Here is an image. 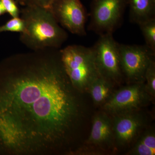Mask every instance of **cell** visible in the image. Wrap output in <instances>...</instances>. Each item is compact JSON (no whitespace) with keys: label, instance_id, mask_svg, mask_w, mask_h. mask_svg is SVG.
<instances>
[{"label":"cell","instance_id":"obj_17","mask_svg":"<svg viewBox=\"0 0 155 155\" xmlns=\"http://www.w3.org/2000/svg\"><path fill=\"white\" fill-rule=\"evenodd\" d=\"M5 9L6 13H8L12 17H19L20 10L17 3L15 0H0Z\"/></svg>","mask_w":155,"mask_h":155},{"label":"cell","instance_id":"obj_12","mask_svg":"<svg viewBox=\"0 0 155 155\" xmlns=\"http://www.w3.org/2000/svg\"><path fill=\"white\" fill-rule=\"evenodd\" d=\"M115 84L110 81L99 76L89 86L87 91L96 105H103L113 94Z\"/></svg>","mask_w":155,"mask_h":155},{"label":"cell","instance_id":"obj_15","mask_svg":"<svg viewBox=\"0 0 155 155\" xmlns=\"http://www.w3.org/2000/svg\"><path fill=\"white\" fill-rule=\"evenodd\" d=\"M145 88L153 99L155 96V62L151 61L145 75Z\"/></svg>","mask_w":155,"mask_h":155},{"label":"cell","instance_id":"obj_4","mask_svg":"<svg viewBox=\"0 0 155 155\" xmlns=\"http://www.w3.org/2000/svg\"><path fill=\"white\" fill-rule=\"evenodd\" d=\"M127 0H92L88 28L99 35L113 34L123 19Z\"/></svg>","mask_w":155,"mask_h":155},{"label":"cell","instance_id":"obj_13","mask_svg":"<svg viewBox=\"0 0 155 155\" xmlns=\"http://www.w3.org/2000/svg\"><path fill=\"white\" fill-rule=\"evenodd\" d=\"M127 155H154L155 133L153 129L146 130L140 134Z\"/></svg>","mask_w":155,"mask_h":155},{"label":"cell","instance_id":"obj_2","mask_svg":"<svg viewBox=\"0 0 155 155\" xmlns=\"http://www.w3.org/2000/svg\"><path fill=\"white\" fill-rule=\"evenodd\" d=\"M20 10L25 24L19 40L32 51L60 49L68 38L67 31L57 21L49 8L28 4Z\"/></svg>","mask_w":155,"mask_h":155},{"label":"cell","instance_id":"obj_3","mask_svg":"<svg viewBox=\"0 0 155 155\" xmlns=\"http://www.w3.org/2000/svg\"><path fill=\"white\" fill-rule=\"evenodd\" d=\"M61 60L72 86L87 91L92 82L100 76L91 48L71 45L60 49Z\"/></svg>","mask_w":155,"mask_h":155},{"label":"cell","instance_id":"obj_14","mask_svg":"<svg viewBox=\"0 0 155 155\" xmlns=\"http://www.w3.org/2000/svg\"><path fill=\"white\" fill-rule=\"evenodd\" d=\"M145 41V45L155 52V18L139 24Z\"/></svg>","mask_w":155,"mask_h":155},{"label":"cell","instance_id":"obj_18","mask_svg":"<svg viewBox=\"0 0 155 155\" xmlns=\"http://www.w3.org/2000/svg\"><path fill=\"white\" fill-rule=\"evenodd\" d=\"M55 0H28V4L36 5L44 8H49Z\"/></svg>","mask_w":155,"mask_h":155},{"label":"cell","instance_id":"obj_7","mask_svg":"<svg viewBox=\"0 0 155 155\" xmlns=\"http://www.w3.org/2000/svg\"><path fill=\"white\" fill-rule=\"evenodd\" d=\"M153 99L145 88V83L130 84L115 91L103 105V110L111 116L140 111Z\"/></svg>","mask_w":155,"mask_h":155},{"label":"cell","instance_id":"obj_5","mask_svg":"<svg viewBox=\"0 0 155 155\" xmlns=\"http://www.w3.org/2000/svg\"><path fill=\"white\" fill-rule=\"evenodd\" d=\"M120 64L123 74L129 84L145 83V75L155 52L145 45L119 43Z\"/></svg>","mask_w":155,"mask_h":155},{"label":"cell","instance_id":"obj_19","mask_svg":"<svg viewBox=\"0 0 155 155\" xmlns=\"http://www.w3.org/2000/svg\"><path fill=\"white\" fill-rule=\"evenodd\" d=\"M17 4L23 6H25L27 5L28 0H15Z\"/></svg>","mask_w":155,"mask_h":155},{"label":"cell","instance_id":"obj_8","mask_svg":"<svg viewBox=\"0 0 155 155\" xmlns=\"http://www.w3.org/2000/svg\"><path fill=\"white\" fill-rule=\"evenodd\" d=\"M49 9L62 27L73 34L86 35L87 14L80 0H55Z\"/></svg>","mask_w":155,"mask_h":155},{"label":"cell","instance_id":"obj_9","mask_svg":"<svg viewBox=\"0 0 155 155\" xmlns=\"http://www.w3.org/2000/svg\"><path fill=\"white\" fill-rule=\"evenodd\" d=\"M114 143L126 147L137 139L145 125V120L140 111L112 116Z\"/></svg>","mask_w":155,"mask_h":155},{"label":"cell","instance_id":"obj_1","mask_svg":"<svg viewBox=\"0 0 155 155\" xmlns=\"http://www.w3.org/2000/svg\"><path fill=\"white\" fill-rule=\"evenodd\" d=\"M8 63L0 88V141L18 153L62 144L84 110L60 49L16 54Z\"/></svg>","mask_w":155,"mask_h":155},{"label":"cell","instance_id":"obj_6","mask_svg":"<svg viewBox=\"0 0 155 155\" xmlns=\"http://www.w3.org/2000/svg\"><path fill=\"white\" fill-rule=\"evenodd\" d=\"M91 47L100 75L119 84L123 78L120 64L119 43L114 39L113 34L100 35Z\"/></svg>","mask_w":155,"mask_h":155},{"label":"cell","instance_id":"obj_20","mask_svg":"<svg viewBox=\"0 0 155 155\" xmlns=\"http://www.w3.org/2000/svg\"><path fill=\"white\" fill-rule=\"evenodd\" d=\"M6 13L5 9L3 6L2 3L0 1V16Z\"/></svg>","mask_w":155,"mask_h":155},{"label":"cell","instance_id":"obj_11","mask_svg":"<svg viewBox=\"0 0 155 155\" xmlns=\"http://www.w3.org/2000/svg\"><path fill=\"white\" fill-rule=\"evenodd\" d=\"M131 22L139 24L155 18V0H127Z\"/></svg>","mask_w":155,"mask_h":155},{"label":"cell","instance_id":"obj_10","mask_svg":"<svg viewBox=\"0 0 155 155\" xmlns=\"http://www.w3.org/2000/svg\"><path fill=\"white\" fill-rule=\"evenodd\" d=\"M114 143L112 118L105 112L98 113L93 120L87 144L102 148Z\"/></svg>","mask_w":155,"mask_h":155},{"label":"cell","instance_id":"obj_16","mask_svg":"<svg viewBox=\"0 0 155 155\" xmlns=\"http://www.w3.org/2000/svg\"><path fill=\"white\" fill-rule=\"evenodd\" d=\"M25 29V24L24 21L20 17H12L2 26H0V33L5 31L19 32L21 33Z\"/></svg>","mask_w":155,"mask_h":155}]
</instances>
